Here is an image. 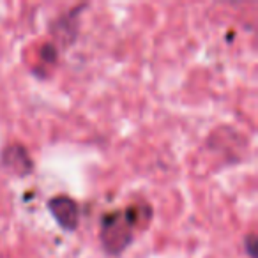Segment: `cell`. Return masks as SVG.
<instances>
[{
	"label": "cell",
	"mask_w": 258,
	"mask_h": 258,
	"mask_svg": "<svg viewBox=\"0 0 258 258\" xmlns=\"http://www.w3.org/2000/svg\"><path fill=\"white\" fill-rule=\"evenodd\" d=\"M55 57H57V48L51 46V44H46V46L43 48V58H46V60L53 62Z\"/></svg>",
	"instance_id": "5b68a950"
},
{
	"label": "cell",
	"mask_w": 258,
	"mask_h": 258,
	"mask_svg": "<svg viewBox=\"0 0 258 258\" xmlns=\"http://www.w3.org/2000/svg\"><path fill=\"white\" fill-rule=\"evenodd\" d=\"M137 212L127 209L124 212H111L101 221V242L110 254H118L131 244Z\"/></svg>",
	"instance_id": "6da1fadb"
},
{
	"label": "cell",
	"mask_w": 258,
	"mask_h": 258,
	"mask_svg": "<svg viewBox=\"0 0 258 258\" xmlns=\"http://www.w3.org/2000/svg\"><path fill=\"white\" fill-rule=\"evenodd\" d=\"M48 209H50L51 216L55 218V221L68 232H73L78 226L80 219V211L78 204L69 197H53L48 202Z\"/></svg>",
	"instance_id": "7a4b0ae2"
},
{
	"label": "cell",
	"mask_w": 258,
	"mask_h": 258,
	"mask_svg": "<svg viewBox=\"0 0 258 258\" xmlns=\"http://www.w3.org/2000/svg\"><path fill=\"white\" fill-rule=\"evenodd\" d=\"M254 246H256V239H254V235L251 233V235H247V239H246V249L251 258H256V249H254Z\"/></svg>",
	"instance_id": "277c9868"
},
{
	"label": "cell",
	"mask_w": 258,
	"mask_h": 258,
	"mask_svg": "<svg viewBox=\"0 0 258 258\" xmlns=\"http://www.w3.org/2000/svg\"><path fill=\"white\" fill-rule=\"evenodd\" d=\"M2 165H4L9 172L23 177L32 172L34 163H32V159H30L29 152H27L22 145H9V147L2 152Z\"/></svg>",
	"instance_id": "3957f363"
}]
</instances>
